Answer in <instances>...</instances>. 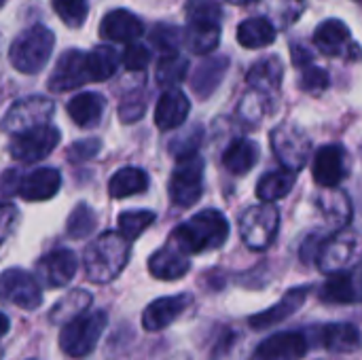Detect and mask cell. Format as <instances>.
Returning a JSON list of instances; mask_svg holds the SVG:
<instances>
[{
	"label": "cell",
	"mask_w": 362,
	"mask_h": 360,
	"mask_svg": "<svg viewBox=\"0 0 362 360\" xmlns=\"http://www.w3.org/2000/svg\"><path fill=\"white\" fill-rule=\"evenodd\" d=\"M2 297L4 301L21 308V310H36L42 303V291L36 282V278L32 274H28L25 269H6L2 274Z\"/></svg>",
	"instance_id": "obj_12"
},
{
	"label": "cell",
	"mask_w": 362,
	"mask_h": 360,
	"mask_svg": "<svg viewBox=\"0 0 362 360\" xmlns=\"http://www.w3.org/2000/svg\"><path fill=\"white\" fill-rule=\"evenodd\" d=\"M53 45H55V34L49 28L40 23L25 28L21 34L15 36L8 49L11 66L21 74H38L49 64Z\"/></svg>",
	"instance_id": "obj_3"
},
{
	"label": "cell",
	"mask_w": 362,
	"mask_h": 360,
	"mask_svg": "<svg viewBox=\"0 0 362 360\" xmlns=\"http://www.w3.org/2000/svg\"><path fill=\"white\" fill-rule=\"evenodd\" d=\"M244 346H246L244 335L229 331L214 346L210 360H244Z\"/></svg>",
	"instance_id": "obj_44"
},
{
	"label": "cell",
	"mask_w": 362,
	"mask_h": 360,
	"mask_svg": "<svg viewBox=\"0 0 362 360\" xmlns=\"http://www.w3.org/2000/svg\"><path fill=\"white\" fill-rule=\"evenodd\" d=\"M282 76H284V66L280 62L278 55H272V57H263L259 59L250 70H248V85L250 89L272 98L280 91V85H282Z\"/></svg>",
	"instance_id": "obj_27"
},
{
	"label": "cell",
	"mask_w": 362,
	"mask_h": 360,
	"mask_svg": "<svg viewBox=\"0 0 362 360\" xmlns=\"http://www.w3.org/2000/svg\"><path fill=\"white\" fill-rule=\"evenodd\" d=\"M314 180L325 189L339 187L348 176V157L346 149L339 144H327L322 146L312 163Z\"/></svg>",
	"instance_id": "obj_16"
},
{
	"label": "cell",
	"mask_w": 362,
	"mask_h": 360,
	"mask_svg": "<svg viewBox=\"0 0 362 360\" xmlns=\"http://www.w3.org/2000/svg\"><path fill=\"white\" fill-rule=\"evenodd\" d=\"M98 227V214L89 204H76L66 221V233L70 240H85Z\"/></svg>",
	"instance_id": "obj_36"
},
{
	"label": "cell",
	"mask_w": 362,
	"mask_h": 360,
	"mask_svg": "<svg viewBox=\"0 0 362 360\" xmlns=\"http://www.w3.org/2000/svg\"><path fill=\"white\" fill-rule=\"evenodd\" d=\"M189 269H191L189 257L172 242L159 248L157 252H153L148 259V272L157 280H180Z\"/></svg>",
	"instance_id": "obj_24"
},
{
	"label": "cell",
	"mask_w": 362,
	"mask_h": 360,
	"mask_svg": "<svg viewBox=\"0 0 362 360\" xmlns=\"http://www.w3.org/2000/svg\"><path fill=\"white\" fill-rule=\"evenodd\" d=\"M144 110H146V104H144V100H136V93L132 95V98H127L121 106H119V119L123 121V123H134V121H138L142 115H144Z\"/></svg>",
	"instance_id": "obj_49"
},
{
	"label": "cell",
	"mask_w": 362,
	"mask_h": 360,
	"mask_svg": "<svg viewBox=\"0 0 362 360\" xmlns=\"http://www.w3.org/2000/svg\"><path fill=\"white\" fill-rule=\"evenodd\" d=\"M30 360H34V359H30Z\"/></svg>",
	"instance_id": "obj_57"
},
{
	"label": "cell",
	"mask_w": 362,
	"mask_h": 360,
	"mask_svg": "<svg viewBox=\"0 0 362 360\" xmlns=\"http://www.w3.org/2000/svg\"><path fill=\"white\" fill-rule=\"evenodd\" d=\"M15 219H17V210H15L11 204H4V214H2V225H4V229H2V238H8V231H11V225H13Z\"/></svg>",
	"instance_id": "obj_52"
},
{
	"label": "cell",
	"mask_w": 362,
	"mask_h": 360,
	"mask_svg": "<svg viewBox=\"0 0 362 360\" xmlns=\"http://www.w3.org/2000/svg\"><path fill=\"white\" fill-rule=\"evenodd\" d=\"M187 70H189V62L180 53H176V55H165L159 59L155 76L161 87L174 89V85H178L187 79Z\"/></svg>",
	"instance_id": "obj_38"
},
{
	"label": "cell",
	"mask_w": 362,
	"mask_h": 360,
	"mask_svg": "<svg viewBox=\"0 0 362 360\" xmlns=\"http://www.w3.org/2000/svg\"><path fill=\"white\" fill-rule=\"evenodd\" d=\"M98 32L104 40L132 45L138 42V38L144 34V23L127 8H112L102 17Z\"/></svg>",
	"instance_id": "obj_17"
},
{
	"label": "cell",
	"mask_w": 362,
	"mask_h": 360,
	"mask_svg": "<svg viewBox=\"0 0 362 360\" xmlns=\"http://www.w3.org/2000/svg\"><path fill=\"white\" fill-rule=\"evenodd\" d=\"M267 110H269V98L259 93V91H255V89H250L242 98V102L238 106V117L246 125H259L261 119L267 115Z\"/></svg>",
	"instance_id": "obj_42"
},
{
	"label": "cell",
	"mask_w": 362,
	"mask_h": 360,
	"mask_svg": "<svg viewBox=\"0 0 362 360\" xmlns=\"http://www.w3.org/2000/svg\"><path fill=\"white\" fill-rule=\"evenodd\" d=\"M104 110H106V98L102 93H95V91H83L66 104L68 117L78 127H85V129L100 125Z\"/></svg>",
	"instance_id": "obj_25"
},
{
	"label": "cell",
	"mask_w": 362,
	"mask_h": 360,
	"mask_svg": "<svg viewBox=\"0 0 362 360\" xmlns=\"http://www.w3.org/2000/svg\"><path fill=\"white\" fill-rule=\"evenodd\" d=\"M53 8L68 28H81L87 19L89 2L87 0H53Z\"/></svg>",
	"instance_id": "obj_43"
},
{
	"label": "cell",
	"mask_w": 362,
	"mask_h": 360,
	"mask_svg": "<svg viewBox=\"0 0 362 360\" xmlns=\"http://www.w3.org/2000/svg\"><path fill=\"white\" fill-rule=\"evenodd\" d=\"M227 70H229V57L227 55L204 59L191 76V89L202 100L210 98L218 89V85L223 83Z\"/></svg>",
	"instance_id": "obj_26"
},
{
	"label": "cell",
	"mask_w": 362,
	"mask_h": 360,
	"mask_svg": "<svg viewBox=\"0 0 362 360\" xmlns=\"http://www.w3.org/2000/svg\"><path fill=\"white\" fill-rule=\"evenodd\" d=\"M202 138H204V132L199 125H193L187 134H180L172 140L170 144V151L176 155V159H182V157H191V155H197V149L202 144Z\"/></svg>",
	"instance_id": "obj_45"
},
{
	"label": "cell",
	"mask_w": 362,
	"mask_h": 360,
	"mask_svg": "<svg viewBox=\"0 0 362 360\" xmlns=\"http://www.w3.org/2000/svg\"><path fill=\"white\" fill-rule=\"evenodd\" d=\"M102 149V140L100 138H85V140H76L70 144L68 149V159L74 163H83L93 159Z\"/></svg>",
	"instance_id": "obj_48"
},
{
	"label": "cell",
	"mask_w": 362,
	"mask_h": 360,
	"mask_svg": "<svg viewBox=\"0 0 362 360\" xmlns=\"http://www.w3.org/2000/svg\"><path fill=\"white\" fill-rule=\"evenodd\" d=\"M191 112V102L180 89H165L155 106V125L161 132H170L180 127Z\"/></svg>",
	"instance_id": "obj_22"
},
{
	"label": "cell",
	"mask_w": 362,
	"mask_h": 360,
	"mask_svg": "<svg viewBox=\"0 0 362 360\" xmlns=\"http://www.w3.org/2000/svg\"><path fill=\"white\" fill-rule=\"evenodd\" d=\"M55 112L53 100L45 95H28L11 104L2 119V129L11 136H21L32 129L49 125V119Z\"/></svg>",
	"instance_id": "obj_9"
},
{
	"label": "cell",
	"mask_w": 362,
	"mask_h": 360,
	"mask_svg": "<svg viewBox=\"0 0 362 360\" xmlns=\"http://www.w3.org/2000/svg\"><path fill=\"white\" fill-rule=\"evenodd\" d=\"M204 157L191 155L176 159V168L172 172V178L168 182V193L174 206L178 208H191L202 199L204 193Z\"/></svg>",
	"instance_id": "obj_6"
},
{
	"label": "cell",
	"mask_w": 362,
	"mask_h": 360,
	"mask_svg": "<svg viewBox=\"0 0 362 360\" xmlns=\"http://www.w3.org/2000/svg\"><path fill=\"white\" fill-rule=\"evenodd\" d=\"M89 83V72H87V53L78 49H68L59 55L55 62V68L47 81L51 91H70L81 85Z\"/></svg>",
	"instance_id": "obj_13"
},
{
	"label": "cell",
	"mask_w": 362,
	"mask_h": 360,
	"mask_svg": "<svg viewBox=\"0 0 362 360\" xmlns=\"http://www.w3.org/2000/svg\"><path fill=\"white\" fill-rule=\"evenodd\" d=\"M318 206L325 212V216L339 225L341 229L350 223L352 219V204L350 197L341 189H327L318 195Z\"/></svg>",
	"instance_id": "obj_34"
},
{
	"label": "cell",
	"mask_w": 362,
	"mask_h": 360,
	"mask_svg": "<svg viewBox=\"0 0 362 360\" xmlns=\"http://www.w3.org/2000/svg\"><path fill=\"white\" fill-rule=\"evenodd\" d=\"M155 212L153 210H127V212H121L119 214V233L134 242L138 240L153 223H155Z\"/></svg>",
	"instance_id": "obj_39"
},
{
	"label": "cell",
	"mask_w": 362,
	"mask_h": 360,
	"mask_svg": "<svg viewBox=\"0 0 362 360\" xmlns=\"http://www.w3.org/2000/svg\"><path fill=\"white\" fill-rule=\"evenodd\" d=\"M185 13H187L189 23L221 25L223 21V8L216 0H187Z\"/></svg>",
	"instance_id": "obj_40"
},
{
	"label": "cell",
	"mask_w": 362,
	"mask_h": 360,
	"mask_svg": "<svg viewBox=\"0 0 362 360\" xmlns=\"http://www.w3.org/2000/svg\"><path fill=\"white\" fill-rule=\"evenodd\" d=\"M280 229V212L274 204H257L242 212L240 236L250 250H265L274 244Z\"/></svg>",
	"instance_id": "obj_8"
},
{
	"label": "cell",
	"mask_w": 362,
	"mask_h": 360,
	"mask_svg": "<svg viewBox=\"0 0 362 360\" xmlns=\"http://www.w3.org/2000/svg\"><path fill=\"white\" fill-rule=\"evenodd\" d=\"M19 182H21V172L19 170H13L8 168L2 176V195L8 199L11 195H17L19 193Z\"/></svg>",
	"instance_id": "obj_50"
},
{
	"label": "cell",
	"mask_w": 362,
	"mask_h": 360,
	"mask_svg": "<svg viewBox=\"0 0 362 360\" xmlns=\"http://www.w3.org/2000/svg\"><path fill=\"white\" fill-rule=\"evenodd\" d=\"M356 2H361V4H362V0H356Z\"/></svg>",
	"instance_id": "obj_56"
},
{
	"label": "cell",
	"mask_w": 362,
	"mask_h": 360,
	"mask_svg": "<svg viewBox=\"0 0 362 360\" xmlns=\"http://www.w3.org/2000/svg\"><path fill=\"white\" fill-rule=\"evenodd\" d=\"M229 238V221L221 210L208 208L191 216L187 223L178 225L170 242L178 246L185 255L210 252L221 248Z\"/></svg>",
	"instance_id": "obj_1"
},
{
	"label": "cell",
	"mask_w": 362,
	"mask_h": 360,
	"mask_svg": "<svg viewBox=\"0 0 362 360\" xmlns=\"http://www.w3.org/2000/svg\"><path fill=\"white\" fill-rule=\"evenodd\" d=\"M278 36V28L267 17H248L238 25V42L244 49H263Z\"/></svg>",
	"instance_id": "obj_29"
},
{
	"label": "cell",
	"mask_w": 362,
	"mask_h": 360,
	"mask_svg": "<svg viewBox=\"0 0 362 360\" xmlns=\"http://www.w3.org/2000/svg\"><path fill=\"white\" fill-rule=\"evenodd\" d=\"M59 138H62V134L55 125H45V127L32 129L28 134L15 136L8 144V153L17 161L34 163V161L49 157L57 149Z\"/></svg>",
	"instance_id": "obj_10"
},
{
	"label": "cell",
	"mask_w": 362,
	"mask_h": 360,
	"mask_svg": "<svg viewBox=\"0 0 362 360\" xmlns=\"http://www.w3.org/2000/svg\"><path fill=\"white\" fill-rule=\"evenodd\" d=\"M259 144L248 140V138H235L223 153V166L227 172L235 174V176H244L248 174L257 161H259Z\"/></svg>",
	"instance_id": "obj_28"
},
{
	"label": "cell",
	"mask_w": 362,
	"mask_h": 360,
	"mask_svg": "<svg viewBox=\"0 0 362 360\" xmlns=\"http://www.w3.org/2000/svg\"><path fill=\"white\" fill-rule=\"evenodd\" d=\"M320 301L325 303H362V274L358 272H341L329 276L318 293Z\"/></svg>",
	"instance_id": "obj_21"
},
{
	"label": "cell",
	"mask_w": 362,
	"mask_h": 360,
	"mask_svg": "<svg viewBox=\"0 0 362 360\" xmlns=\"http://www.w3.org/2000/svg\"><path fill=\"white\" fill-rule=\"evenodd\" d=\"M151 62V49L142 42H132L123 51V66L132 72L144 70Z\"/></svg>",
	"instance_id": "obj_47"
},
{
	"label": "cell",
	"mask_w": 362,
	"mask_h": 360,
	"mask_svg": "<svg viewBox=\"0 0 362 360\" xmlns=\"http://www.w3.org/2000/svg\"><path fill=\"white\" fill-rule=\"evenodd\" d=\"M132 255V242L119 231H104L85 248L83 267L85 276L93 284L112 282L127 265Z\"/></svg>",
	"instance_id": "obj_2"
},
{
	"label": "cell",
	"mask_w": 362,
	"mask_h": 360,
	"mask_svg": "<svg viewBox=\"0 0 362 360\" xmlns=\"http://www.w3.org/2000/svg\"><path fill=\"white\" fill-rule=\"evenodd\" d=\"M265 15L278 30L293 25L303 13V0H263Z\"/></svg>",
	"instance_id": "obj_37"
},
{
	"label": "cell",
	"mask_w": 362,
	"mask_h": 360,
	"mask_svg": "<svg viewBox=\"0 0 362 360\" xmlns=\"http://www.w3.org/2000/svg\"><path fill=\"white\" fill-rule=\"evenodd\" d=\"M310 295V286H297V289H291L278 303H274L269 310H263L255 316L248 318L250 327L255 331H263V329H269L274 325H280L284 323L286 318H291L293 314L299 312V308L305 303Z\"/></svg>",
	"instance_id": "obj_19"
},
{
	"label": "cell",
	"mask_w": 362,
	"mask_h": 360,
	"mask_svg": "<svg viewBox=\"0 0 362 360\" xmlns=\"http://www.w3.org/2000/svg\"><path fill=\"white\" fill-rule=\"evenodd\" d=\"M331 85V76L325 68L318 66H308L301 70V79H299V87L308 93H322L327 91Z\"/></svg>",
	"instance_id": "obj_46"
},
{
	"label": "cell",
	"mask_w": 362,
	"mask_h": 360,
	"mask_svg": "<svg viewBox=\"0 0 362 360\" xmlns=\"http://www.w3.org/2000/svg\"><path fill=\"white\" fill-rule=\"evenodd\" d=\"M191 306H193V295H189V293H180V295L155 299L142 312V327L148 333L163 331L172 323H176Z\"/></svg>",
	"instance_id": "obj_15"
},
{
	"label": "cell",
	"mask_w": 362,
	"mask_h": 360,
	"mask_svg": "<svg viewBox=\"0 0 362 360\" xmlns=\"http://www.w3.org/2000/svg\"><path fill=\"white\" fill-rule=\"evenodd\" d=\"M291 53H293V64L297 66V68H308V66H314L312 62H314V55H312V51L305 47V45H301V42H293V47H291Z\"/></svg>",
	"instance_id": "obj_51"
},
{
	"label": "cell",
	"mask_w": 362,
	"mask_h": 360,
	"mask_svg": "<svg viewBox=\"0 0 362 360\" xmlns=\"http://www.w3.org/2000/svg\"><path fill=\"white\" fill-rule=\"evenodd\" d=\"M106 325H108V314L102 310L87 312L76 320L68 323L66 327H62L59 333L62 352L70 359H87L95 350Z\"/></svg>",
	"instance_id": "obj_5"
},
{
	"label": "cell",
	"mask_w": 362,
	"mask_h": 360,
	"mask_svg": "<svg viewBox=\"0 0 362 360\" xmlns=\"http://www.w3.org/2000/svg\"><path fill=\"white\" fill-rule=\"evenodd\" d=\"M297 174L288 172V170H274L267 172L259 178L257 182V195L263 204H274L282 197H286L293 187H295Z\"/></svg>",
	"instance_id": "obj_32"
},
{
	"label": "cell",
	"mask_w": 362,
	"mask_h": 360,
	"mask_svg": "<svg viewBox=\"0 0 362 360\" xmlns=\"http://www.w3.org/2000/svg\"><path fill=\"white\" fill-rule=\"evenodd\" d=\"M172 360H191L189 356H185V354H180V356H176V359H172Z\"/></svg>",
	"instance_id": "obj_55"
},
{
	"label": "cell",
	"mask_w": 362,
	"mask_h": 360,
	"mask_svg": "<svg viewBox=\"0 0 362 360\" xmlns=\"http://www.w3.org/2000/svg\"><path fill=\"white\" fill-rule=\"evenodd\" d=\"M218 40H221V25L189 23L185 30V45L195 55H206L214 51Z\"/></svg>",
	"instance_id": "obj_35"
},
{
	"label": "cell",
	"mask_w": 362,
	"mask_h": 360,
	"mask_svg": "<svg viewBox=\"0 0 362 360\" xmlns=\"http://www.w3.org/2000/svg\"><path fill=\"white\" fill-rule=\"evenodd\" d=\"M6 333H8V316L2 314V335H6Z\"/></svg>",
	"instance_id": "obj_53"
},
{
	"label": "cell",
	"mask_w": 362,
	"mask_h": 360,
	"mask_svg": "<svg viewBox=\"0 0 362 360\" xmlns=\"http://www.w3.org/2000/svg\"><path fill=\"white\" fill-rule=\"evenodd\" d=\"M310 350V339L301 331H282L257 346L250 360H301Z\"/></svg>",
	"instance_id": "obj_14"
},
{
	"label": "cell",
	"mask_w": 362,
	"mask_h": 360,
	"mask_svg": "<svg viewBox=\"0 0 362 360\" xmlns=\"http://www.w3.org/2000/svg\"><path fill=\"white\" fill-rule=\"evenodd\" d=\"M151 180L142 168H121L108 180V193L115 199H125L132 195L146 193Z\"/></svg>",
	"instance_id": "obj_30"
},
{
	"label": "cell",
	"mask_w": 362,
	"mask_h": 360,
	"mask_svg": "<svg viewBox=\"0 0 362 360\" xmlns=\"http://www.w3.org/2000/svg\"><path fill=\"white\" fill-rule=\"evenodd\" d=\"M91 301H93V297H91L89 291H85V289H74V291H70L68 295H64V297L51 308L49 320H51L53 325L66 327L68 323H72V320H76L78 316L87 314Z\"/></svg>",
	"instance_id": "obj_31"
},
{
	"label": "cell",
	"mask_w": 362,
	"mask_h": 360,
	"mask_svg": "<svg viewBox=\"0 0 362 360\" xmlns=\"http://www.w3.org/2000/svg\"><path fill=\"white\" fill-rule=\"evenodd\" d=\"M314 45L329 57H361V47L358 42H352L350 28L341 19H325L314 30Z\"/></svg>",
	"instance_id": "obj_11"
},
{
	"label": "cell",
	"mask_w": 362,
	"mask_h": 360,
	"mask_svg": "<svg viewBox=\"0 0 362 360\" xmlns=\"http://www.w3.org/2000/svg\"><path fill=\"white\" fill-rule=\"evenodd\" d=\"M227 2H231V4H250L255 0H227Z\"/></svg>",
	"instance_id": "obj_54"
},
{
	"label": "cell",
	"mask_w": 362,
	"mask_h": 360,
	"mask_svg": "<svg viewBox=\"0 0 362 360\" xmlns=\"http://www.w3.org/2000/svg\"><path fill=\"white\" fill-rule=\"evenodd\" d=\"M316 335H318V346L335 354L356 352L362 342L361 329L352 323H331V325L318 327Z\"/></svg>",
	"instance_id": "obj_23"
},
{
	"label": "cell",
	"mask_w": 362,
	"mask_h": 360,
	"mask_svg": "<svg viewBox=\"0 0 362 360\" xmlns=\"http://www.w3.org/2000/svg\"><path fill=\"white\" fill-rule=\"evenodd\" d=\"M320 272L333 276L341 272H352L362 263V229L344 227L335 236L322 242L316 257Z\"/></svg>",
	"instance_id": "obj_4"
},
{
	"label": "cell",
	"mask_w": 362,
	"mask_h": 360,
	"mask_svg": "<svg viewBox=\"0 0 362 360\" xmlns=\"http://www.w3.org/2000/svg\"><path fill=\"white\" fill-rule=\"evenodd\" d=\"M78 261L70 248H55L38 261V276L51 289H64L72 282Z\"/></svg>",
	"instance_id": "obj_18"
},
{
	"label": "cell",
	"mask_w": 362,
	"mask_h": 360,
	"mask_svg": "<svg viewBox=\"0 0 362 360\" xmlns=\"http://www.w3.org/2000/svg\"><path fill=\"white\" fill-rule=\"evenodd\" d=\"M272 151L276 153L278 161L284 166V170L297 174L305 168L312 155V140L308 134L297 127L295 123H280L269 134Z\"/></svg>",
	"instance_id": "obj_7"
},
{
	"label": "cell",
	"mask_w": 362,
	"mask_h": 360,
	"mask_svg": "<svg viewBox=\"0 0 362 360\" xmlns=\"http://www.w3.org/2000/svg\"><path fill=\"white\" fill-rule=\"evenodd\" d=\"M180 40H185V34H180V30L176 25H168V23H157L151 30V45L155 47V51H159L161 57L165 55H176Z\"/></svg>",
	"instance_id": "obj_41"
},
{
	"label": "cell",
	"mask_w": 362,
	"mask_h": 360,
	"mask_svg": "<svg viewBox=\"0 0 362 360\" xmlns=\"http://www.w3.org/2000/svg\"><path fill=\"white\" fill-rule=\"evenodd\" d=\"M62 187V174L55 168H36L28 174H21L19 197L23 202H47L57 195Z\"/></svg>",
	"instance_id": "obj_20"
},
{
	"label": "cell",
	"mask_w": 362,
	"mask_h": 360,
	"mask_svg": "<svg viewBox=\"0 0 362 360\" xmlns=\"http://www.w3.org/2000/svg\"><path fill=\"white\" fill-rule=\"evenodd\" d=\"M119 68V53L110 45H98L87 53V72L89 81L100 83L108 81Z\"/></svg>",
	"instance_id": "obj_33"
}]
</instances>
